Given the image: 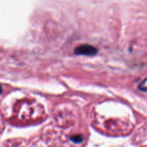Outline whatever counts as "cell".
Segmentation results:
<instances>
[{"instance_id": "obj_1", "label": "cell", "mask_w": 147, "mask_h": 147, "mask_svg": "<svg viewBox=\"0 0 147 147\" xmlns=\"http://www.w3.org/2000/svg\"><path fill=\"white\" fill-rule=\"evenodd\" d=\"M97 49L93 46L86 44L79 46L75 49V53L77 55H85V56H95L97 53Z\"/></svg>"}]
</instances>
